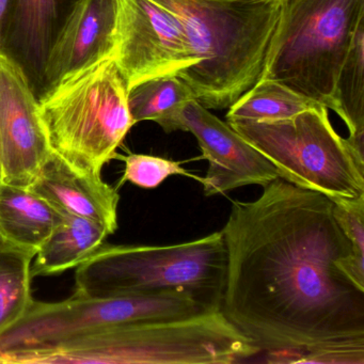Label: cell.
Listing matches in <instances>:
<instances>
[{"label":"cell","instance_id":"cell-21","mask_svg":"<svg viewBox=\"0 0 364 364\" xmlns=\"http://www.w3.org/2000/svg\"><path fill=\"white\" fill-rule=\"evenodd\" d=\"M124 163V172L117 188L125 182L144 189H153L163 184L166 178L172 176H185L195 178L201 183L202 178L193 176L181 166L178 161H170L164 157L146 154H131L123 156L116 153L114 159Z\"/></svg>","mask_w":364,"mask_h":364},{"label":"cell","instance_id":"cell-10","mask_svg":"<svg viewBox=\"0 0 364 364\" xmlns=\"http://www.w3.org/2000/svg\"><path fill=\"white\" fill-rule=\"evenodd\" d=\"M52 154L39 101L20 68L0 52V165L4 184L28 188Z\"/></svg>","mask_w":364,"mask_h":364},{"label":"cell","instance_id":"cell-5","mask_svg":"<svg viewBox=\"0 0 364 364\" xmlns=\"http://www.w3.org/2000/svg\"><path fill=\"white\" fill-rule=\"evenodd\" d=\"M127 92L114 58L63 80L39 101L52 152L82 173L102 176L135 125Z\"/></svg>","mask_w":364,"mask_h":364},{"label":"cell","instance_id":"cell-6","mask_svg":"<svg viewBox=\"0 0 364 364\" xmlns=\"http://www.w3.org/2000/svg\"><path fill=\"white\" fill-rule=\"evenodd\" d=\"M364 20V0H280L263 77L331 107L338 70Z\"/></svg>","mask_w":364,"mask_h":364},{"label":"cell","instance_id":"cell-18","mask_svg":"<svg viewBox=\"0 0 364 364\" xmlns=\"http://www.w3.org/2000/svg\"><path fill=\"white\" fill-rule=\"evenodd\" d=\"M37 251L0 236V334L16 325L33 304L31 264Z\"/></svg>","mask_w":364,"mask_h":364},{"label":"cell","instance_id":"cell-8","mask_svg":"<svg viewBox=\"0 0 364 364\" xmlns=\"http://www.w3.org/2000/svg\"><path fill=\"white\" fill-rule=\"evenodd\" d=\"M206 311L217 310L180 291L119 297L73 294L58 302L33 300L26 314L0 334V351L48 346L120 323L182 318Z\"/></svg>","mask_w":364,"mask_h":364},{"label":"cell","instance_id":"cell-16","mask_svg":"<svg viewBox=\"0 0 364 364\" xmlns=\"http://www.w3.org/2000/svg\"><path fill=\"white\" fill-rule=\"evenodd\" d=\"M63 215L29 188L0 187V236L23 247L39 250Z\"/></svg>","mask_w":364,"mask_h":364},{"label":"cell","instance_id":"cell-11","mask_svg":"<svg viewBox=\"0 0 364 364\" xmlns=\"http://www.w3.org/2000/svg\"><path fill=\"white\" fill-rule=\"evenodd\" d=\"M181 131L197 138L203 159L208 161V172L201 181L208 197L248 185L265 186L280 178L263 154L197 100L183 108Z\"/></svg>","mask_w":364,"mask_h":364},{"label":"cell","instance_id":"cell-22","mask_svg":"<svg viewBox=\"0 0 364 364\" xmlns=\"http://www.w3.org/2000/svg\"><path fill=\"white\" fill-rule=\"evenodd\" d=\"M331 200L334 219L350 242L353 252L364 255V195L355 199Z\"/></svg>","mask_w":364,"mask_h":364},{"label":"cell","instance_id":"cell-2","mask_svg":"<svg viewBox=\"0 0 364 364\" xmlns=\"http://www.w3.org/2000/svg\"><path fill=\"white\" fill-rule=\"evenodd\" d=\"M178 16L198 61L178 74L208 109H225L262 77L280 0H156Z\"/></svg>","mask_w":364,"mask_h":364},{"label":"cell","instance_id":"cell-20","mask_svg":"<svg viewBox=\"0 0 364 364\" xmlns=\"http://www.w3.org/2000/svg\"><path fill=\"white\" fill-rule=\"evenodd\" d=\"M347 125L349 134L364 132V20L353 33L338 70L331 107Z\"/></svg>","mask_w":364,"mask_h":364},{"label":"cell","instance_id":"cell-13","mask_svg":"<svg viewBox=\"0 0 364 364\" xmlns=\"http://www.w3.org/2000/svg\"><path fill=\"white\" fill-rule=\"evenodd\" d=\"M72 6L65 0H11L0 52L20 68L38 101L50 50Z\"/></svg>","mask_w":364,"mask_h":364},{"label":"cell","instance_id":"cell-14","mask_svg":"<svg viewBox=\"0 0 364 364\" xmlns=\"http://www.w3.org/2000/svg\"><path fill=\"white\" fill-rule=\"evenodd\" d=\"M28 188L63 214L95 221L112 234L118 229L119 189L102 176L77 171L54 153Z\"/></svg>","mask_w":364,"mask_h":364},{"label":"cell","instance_id":"cell-19","mask_svg":"<svg viewBox=\"0 0 364 364\" xmlns=\"http://www.w3.org/2000/svg\"><path fill=\"white\" fill-rule=\"evenodd\" d=\"M321 104L274 80L261 78L229 107L228 123L263 122L291 118Z\"/></svg>","mask_w":364,"mask_h":364},{"label":"cell","instance_id":"cell-15","mask_svg":"<svg viewBox=\"0 0 364 364\" xmlns=\"http://www.w3.org/2000/svg\"><path fill=\"white\" fill-rule=\"evenodd\" d=\"M63 215V221L37 251L31 264L33 278L56 276L77 267L95 255L112 235L106 228L95 221Z\"/></svg>","mask_w":364,"mask_h":364},{"label":"cell","instance_id":"cell-1","mask_svg":"<svg viewBox=\"0 0 364 364\" xmlns=\"http://www.w3.org/2000/svg\"><path fill=\"white\" fill-rule=\"evenodd\" d=\"M234 201L220 312L282 363L364 364V291L334 262L353 251L327 196L278 178Z\"/></svg>","mask_w":364,"mask_h":364},{"label":"cell","instance_id":"cell-12","mask_svg":"<svg viewBox=\"0 0 364 364\" xmlns=\"http://www.w3.org/2000/svg\"><path fill=\"white\" fill-rule=\"evenodd\" d=\"M119 6L120 0L74 1L48 56L42 97L70 76L114 58Z\"/></svg>","mask_w":364,"mask_h":364},{"label":"cell","instance_id":"cell-23","mask_svg":"<svg viewBox=\"0 0 364 364\" xmlns=\"http://www.w3.org/2000/svg\"><path fill=\"white\" fill-rule=\"evenodd\" d=\"M10 7H11V0H0V48L3 44L4 33H5L8 16H9Z\"/></svg>","mask_w":364,"mask_h":364},{"label":"cell","instance_id":"cell-24","mask_svg":"<svg viewBox=\"0 0 364 364\" xmlns=\"http://www.w3.org/2000/svg\"><path fill=\"white\" fill-rule=\"evenodd\" d=\"M3 185V172H1V165H0V187Z\"/></svg>","mask_w":364,"mask_h":364},{"label":"cell","instance_id":"cell-9","mask_svg":"<svg viewBox=\"0 0 364 364\" xmlns=\"http://www.w3.org/2000/svg\"><path fill=\"white\" fill-rule=\"evenodd\" d=\"M114 59L129 89L198 61L182 21L156 0H120Z\"/></svg>","mask_w":364,"mask_h":364},{"label":"cell","instance_id":"cell-4","mask_svg":"<svg viewBox=\"0 0 364 364\" xmlns=\"http://www.w3.org/2000/svg\"><path fill=\"white\" fill-rule=\"evenodd\" d=\"M227 274L223 232L181 242L104 244L76 267L75 295L152 296L180 291L220 311Z\"/></svg>","mask_w":364,"mask_h":364},{"label":"cell","instance_id":"cell-7","mask_svg":"<svg viewBox=\"0 0 364 364\" xmlns=\"http://www.w3.org/2000/svg\"><path fill=\"white\" fill-rule=\"evenodd\" d=\"M229 124L291 184L330 199L364 195V161L336 133L325 106L283 120Z\"/></svg>","mask_w":364,"mask_h":364},{"label":"cell","instance_id":"cell-3","mask_svg":"<svg viewBox=\"0 0 364 364\" xmlns=\"http://www.w3.org/2000/svg\"><path fill=\"white\" fill-rule=\"evenodd\" d=\"M261 353L220 311L133 321L28 351L31 364H231Z\"/></svg>","mask_w":364,"mask_h":364},{"label":"cell","instance_id":"cell-17","mask_svg":"<svg viewBox=\"0 0 364 364\" xmlns=\"http://www.w3.org/2000/svg\"><path fill=\"white\" fill-rule=\"evenodd\" d=\"M193 100H196L193 90L178 74L142 80L127 92L134 124L153 121L166 133L181 131V112Z\"/></svg>","mask_w":364,"mask_h":364}]
</instances>
